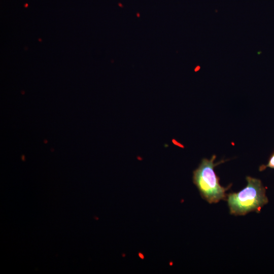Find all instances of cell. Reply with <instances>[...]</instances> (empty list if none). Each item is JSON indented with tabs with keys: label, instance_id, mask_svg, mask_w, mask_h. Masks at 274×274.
<instances>
[{
	"label": "cell",
	"instance_id": "obj_1",
	"mask_svg": "<svg viewBox=\"0 0 274 274\" xmlns=\"http://www.w3.org/2000/svg\"><path fill=\"white\" fill-rule=\"evenodd\" d=\"M247 185L238 192L227 195L230 213L235 216L245 215L251 212L259 213L267 203L266 189L260 180L248 176Z\"/></svg>",
	"mask_w": 274,
	"mask_h": 274
},
{
	"label": "cell",
	"instance_id": "obj_2",
	"mask_svg": "<svg viewBox=\"0 0 274 274\" xmlns=\"http://www.w3.org/2000/svg\"><path fill=\"white\" fill-rule=\"evenodd\" d=\"M216 155L210 159H202L198 167L193 172V182L197 188L202 198L209 203H217L227 198L226 191L231 185L227 187L219 183V178L214 170V167L220 163H214Z\"/></svg>",
	"mask_w": 274,
	"mask_h": 274
},
{
	"label": "cell",
	"instance_id": "obj_3",
	"mask_svg": "<svg viewBox=\"0 0 274 274\" xmlns=\"http://www.w3.org/2000/svg\"><path fill=\"white\" fill-rule=\"evenodd\" d=\"M266 167H270L274 169V152L270 156L268 163L266 165H262L260 167V171L265 169Z\"/></svg>",
	"mask_w": 274,
	"mask_h": 274
}]
</instances>
